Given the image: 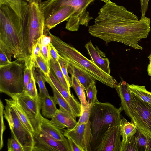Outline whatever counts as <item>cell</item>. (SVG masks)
Returning a JSON list of instances; mask_svg holds the SVG:
<instances>
[{"label": "cell", "mask_w": 151, "mask_h": 151, "mask_svg": "<svg viewBox=\"0 0 151 151\" xmlns=\"http://www.w3.org/2000/svg\"><path fill=\"white\" fill-rule=\"evenodd\" d=\"M150 22V18L145 16L139 20L125 7L110 1L100 9L94 24L89 26L88 31L92 36L105 41L106 45L116 42L142 50L138 41L148 35Z\"/></svg>", "instance_id": "obj_1"}, {"label": "cell", "mask_w": 151, "mask_h": 151, "mask_svg": "<svg viewBox=\"0 0 151 151\" xmlns=\"http://www.w3.org/2000/svg\"><path fill=\"white\" fill-rule=\"evenodd\" d=\"M0 49L11 60L24 61L25 50L22 19L9 7L0 5Z\"/></svg>", "instance_id": "obj_2"}, {"label": "cell", "mask_w": 151, "mask_h": 151, "mask_svg": "<svg viewBox=\"0 0 151 151\" xmlns=\"http://www.w3.org/2000/svg\"><path fill=\"white\" fill-rule=\"evenodd\" d=\"M51 42L60 55L68 63L79 68L96 80L112 88H116V80L97 66L73 47L49 32Z\"/></svg>", "instance_id": "obj_3"}, {"label": "cell", "mask_w": 151, "mask_h": 151, "mask_svg": "<svg viewBox=\"0 0 151 151\" xmlns=\"http://www.w3.org/2000/svg\"><path fill=\"white\" fill-rule=\"evenodd\" d=\"M123 110L121 106L116 108L109 102L98 101L93 104L89 118L92 136L90 143L92 151H96L109 128L119 125Z\"/></svg>", "instance_id": "obj_4"}, {"label": "cell", "mask_w": 151, "mask_h": 151, "mask_svg": "<svg viewBox=\"0 0 151 151\" xmlns=\"http://www.w3.org/2000/svg\"><path fill=\"white\" fill-rule=\"evenodd\" d=\"M41 0H29L22 20L23 42L27 57L43 35L45 18Z\"/></svg>", "instance_id": "obj_5"}, {"label": "cell", "mask_w": 151, "mask_h": 151, "mask_svg": "<svg viewBox=\"0 0 151 151\" xmlns=\"http://www.w3.org/2000/svg\"><path fill=\"white\" fill-rule=\"evenodd\" d=\"M94 0H46L42 2L45 19L61 7L70 6L76 10V13L69 18L66 23L65 28L68 30L78 31L80 25L87 26L90 21L93 19L86 10L89 4Z\"/></svg>", "instance_id": "obj_6"}, {"label": "cell", "mask_w": 151, "mask_h": 151, "mask_svg": "<svg viewBox=\"0 0 151 151\" xmlns=\"http://www.w3.org/2000/svg\"><path fill=\"white\" fill-rule=\"evenodd\" d=\"M17 60L0 66V92L12 98L24 92L25 63Z\"/></svg>", "instance_id": "obj_7"}, {"label": "cell", "mask_w": 151, "mask_h": 151, "mask_svg": "<svg viewBox=\"0 0 151 151\" xmlns=\"http://www.w3.org/2000/svg\"><path fill=\"white\" fill-rule=\"evenodd\" d=\"M3 111L4 116L9 124L12 136L15 138L24 148V151H32L33 136L23 124L12 105L8 102Z\"/></svg>", "instance_id": "obj_8"}, {"label": "cell", "mask_w": 151, "mask_h": 151, "mask_svg": "<svg viewBox=\"0 0 151 151\" xmlns=\"http://www.w3.org/2000/svg\"><path fill=\"white\" fill-rule=\"evenodd\" d=\"M131 94L134 105L132 122L135 125L137 130L151 142V105L131 92Z\"/></svg>", "instance_id": "obj_9"}, {"label": "cell", "mask_w": 151, "mask_h": 151, "mask_svg": "<svg viewBox=\"0 0 151 151\" xmlns=\"http://www.w3.org/2000/svg\"><path fill=\"white\" fill-rule=\"evenodd\" d=\"M12 98L15 99L22 108L33 127L35 135L38 133L40 131L42 116L41 98L39 96L37 99H34L23 93Z\"/></svg>", "instance_id": "obj_10"}, {"label": "cell", "mask_w": 151, "mask_h": 151, "mask_svg": "<svg viewBox=\"0 0 151 151\" xmlns=\"http://www.w3.org/2000/svg\"><path fill=\"white\" fill-rule=\"evenodd\" d=\"M71 151L68 139L58 141L40 130L33 137L32 151Z\"/></svg>", "instance_id": "obj_11"}, {"label": "cell", "mask_w": 151, "mask_h": 151, "mask_svg": "<svg viewBox=\"0 0 151 151\" xmlns=\"http://www.w3.org/2000/svg\"><path fill=\"white\" fill-rule=\"evenodd\" d=\"M91 124L89 120L87 123L76 125L72 129L64 130L63 135L67 138H71L83 151H92Z\"/></svg>", "instance_id": "obj_12"}, {"label": "cell", "mask_w": 151, "mask_h": 151, "mask_svg": "<svg viewBox=\"0 0 151 151\" xmlns=\"http://www.w3.org/2000/svg\"><path fill=\"white\" fill-rule=\"evenodd\" d=\"M76 12L75 9L70 6L61 7L54 11L45 19L43 35H48L51 29L60 23L72 18Z\"/></svg>", "instance_id": "obj_13"}, {"label": "cell", "mask_w": 151, "mask_h": 151, "mask_svg": "<svg viewBox=\"0 0 151 151\" xmlns=\"http://www.w3.org/2000/svg\"><path fill=\"white\" fill-rule=\"evenodd\" d=\"M119 125L108 129L96 151H119L121 142Z\"/></svg>", "instance_id": "obj_14"}, {"label": "cell", "mask_w": 151, "mask_h": 151, "mask_svg": "<svg viewBox=\"0 0 151 151\" xmlns=\"http://www.w3.org/2000/svg\"><path fill=\"white\" fill-rule=\"evenodd\" d=\"M128 84L123 81L118 83L116 89L120 99L121 106L132 120L133 116L134 105Z\"/></svg>", "instance_id": "obj_15"}, {"label": "cell", "mask_w": 151, "mask_h": 151, "mask_svg": "<svg viewBox=\"0 0 151 151\" xmlns=\"http://www.w3.org/2000/svg\"><path fill=\"white\" fill-rule=\"evenodd\" d=\"M51 122L60 129L65 130L73 129L78 122L76 119L68 112L59 108L55 115L51 119Z\"/></svg>", "instance_id": "obj_16"}, {"label": "cell", "mask_w": 151, "mask_h": 151, "mask_svg": "<svg viewBox=\"0 0 151 151\" xmlns=\"http://www.w3.org/2000/svg\"><path fill=\"white\" fill-rule=\"evenodd\" d=\"M49 77L55 87L70 105L77 117H80L81 114V104L71 93H69L51 71Z\"/></svg>", "instance_id": "obj_17"}, {"label": "cell", "mask_w": 151, "mask_h": 151, "mask_svg": "<svg viewBox=\"0 0 151 151\" xmlns=\"http://www.w3.org/2000/svg\"><path fill=\"white\" fill-rule=\"evenodd\" d=\"M85 46L93 63L103 71L110 75V61L108 58L101 56L100 52L95 47L91 40L86 44Z\"/></svg>", "instance_id": "obj_18"}, {"label": "cell", "mask_w": 151, "mask_h": 151, "mask_svg": "<svg viewBox=\"0 0 151 151\" xmlns=\"http://www.w3.org/2000/svg\"><path fill=\"white\" fill-rule=\"evenodd\" d=\"M40 130L51 138L58 141H65L67 139L63 135V132L53 124L50 120L42 115L40 125Z\"/></svg>", "instance_id": "obj_19"}, {"label": "cell", "mask_w": 151, "mask_h": 151, "mask_svg": "<svg viewBox=\"0 0 151 151\" xmlns=\"http://www.w3.org/2000/svg\"><path fill=\"white\" fill-rule=\"evenodd\" d=\"M45 82L49 83L52 89L53 94V98L56 104L59 105V108L68 112L76 119L77 117L72 108L66 100L55 87L49 76H45Z\"/></svg>", "instance_id": "obj_20"}, {"label": "cell", "mask_w": 151, "mask_h": 151, "mask_svg": "<svg viewBox=\"0 0 151 151\" xmlns=\"http://www.w3.org/2000/svg\"><path fill=\"white\" fill-rule=\"evenodd\" d=\"M5 101L9 102L13 107L22 123L34 137L35 135V133L33 127L28 117L17 101L14 99L12 98L5 99Z\"/></svg>", "instance_id": "obj_21"}, {"label": "cell", "mask_w": 151, "mask_h": 151, "mask_svg": "<svg viewBox=\"0 0 151 151\" xmlns=\"http://www.w3.org/2000/svg\"><path fill=\"white\" fill-rule=\"evenodd\" d=\"M41 99L42 115L44 117L51 119L58 110L56 103L52 96H45Z\"/></svg>", "instance_id": "obj_22"}, {"label": "cell", "mask_w": 151, "mask_h": 151, "mask_svg": "<svg viewBox=\"0 0 151 151\" xmlns=\"http://www.w3.org/2000/svg\"><path fill=\"white\" fill-rule=\"evenodd\" d=\"M29 0H0V5H6L10 8L22 19Z\"/></svg>", "instance_id": "obj_23"}, {"label": "cell", "mask_w": 151, "mask_h": 151, "mask_svg": "<svg viewBox=\"0 0 151 151\" xmlns=\"http://www.w3.org/2000/svg\"><path fill=\"white\" fill-rule=\"evenodd\" d=\"M68 70L71 75H73L77 78L85 88L93 81H96L87 73L75 66L68 63Z\"/></svg>", "instance_id": "obj_24"}, {"label": "cell", "mask_w": 151, "mask_h": 151, "mask_svg": "<svg viewBox=\"0 0 151 151\" xmlns=\"http://www.w3.org/2000/svg\"><path fill=\"white\" fill-rule=\"evenodd\" d=\"M119 129L120 134L122 137V141L134 135L137 131L134 124L132 122H128L124 118L120 119Z\"/></svg>", "instance_id": "obj_25"}, {"label": "cell", "mask_w": 151, "mask_h": 151, "mask_svg": "<svg viewBox=\"0 0 151 151\" xmlns=\"http://www.w3.org/2000/svg\"><path fill=\"white\" fill-rule=\"evenodd\" d=\"M71 83L70 85L75 91L80 101L81 110L88 104L86 99L85 88L73 75H71Z\"/></svg>", "instance_id": "obj_26"}, {"label": "cell", "mask_w": 151, "mask_h": 151, "mask_svg": "<svg viewBox=\"0 0 151 151\" xmlns=\"http://www.w3.org/2000/svg\"><path fill=\"white\" fill-rule=\"evenodd\" d=\"M131 92L143 101L151 105V93L147 91L145 86L128 84Z\"/></svg>", "instance_id": "obj_27"}, {"label": "cell", "mask_w": 151, "mask_h": 151, "mask_svg": "<svg viewBox=\"0 0 151 151\" xmlns=\"http://www.w3.org/2000/svg\"><path fill=\"white\" fill-rule=\"evenodd\" d=\"M32 74L36 83L38 85L39 89V96L42 98L45 96H50L45 84V75L42 71L34 66L32 71Z\"/></svg>", "instance_id": "obj_28"}, {"label": "cell", "mask_w": 151, "mask_h": 151, "mask_svg": "<svg viewBox=\"0 0 151 151\" xmlns=\"http://www.w3.org/2000/svg\"><path fill=\"white\" fill-rule=\"evenodd\" d=\"M50 68H52L57 79L69 93H71L70 88L71 86L62 72L58 62H54L50 59Z\"/></svg>", "instance_id": "obj_29"}, {"label": "cell", "mask_w": 151, "mask_h": 151, "mask_svg": "<svg viewBox=\"0 0 151 151\" xmlns=\"http://www.w3.org/2000/svg\"><path fill=\"white\" fill-rule=\"evenodd\" d=\"M119 151H138L137 140L133 135L121 142Z\"/></svg>", "instance_id": "obj_30"}, {"label": "cell", "mask_w": 151, "mask_h": 151, "mask_svg": "<svg viewBox=\"0 0 151 151\" xmlns=\"http://www.w3.org/2000/svg\"><path fill=\"white\" fill-rule=\"evenodd\" d=\"M34 66L40 69L45 76H49L50 67V63L46 61L40 54L35 56Z\"/></svg>", "instance_id": "obj_31"}, {"label": "cell", "mask_w": 151, "mask_h": 151, "mask_svg": "<svg viewBox=\"0 0 151 151\" xmlns=\"http://www.w3.org/2000/svg\"><path fill=\"white\" fill-rule=\"evenodd\" d=\"M96 81H93L85 88L87 97V102L90 105H93L99 101L97 98V90L96 85Z\"/></svg>", "instance_id": "obj_32"}, {"label": "cell", "mask_w": 151, "mask_h": 151, "mask_svg": "<svg viewBox=\"0 0 151 151\" xmlns=\"http://www.w3.org/2000/svg\"><path fill=\"white\" fill-rule=\"evenodd\" d=\"M136 133L138 151H151V142L138 131Z\"/></svg>", "instance_id": "obj_33"}, {"label": "cell", "mask_w": 151, "mask_h": 151, "mask_svg": "<svg viewBox=\"0 0 151 151\" xmlns=\"http://www.w3.org/2000/svg\"><path fill=\"white\" fill-rule=\"evenodd\" d=\"M36 83L32 73L30 81L28 85L26 91L24 93L34 99H36L39 96L36 87Z\"/></svg>", "instance_id": "obj_34"}, {"label": "cell", "mask_w": 151, "mask_h": 151, "mask_svg": "<svg viewBox=\"0 0 151 151\" xmlns=\"http://www.w3.org/2000/svg\"><path fill=\"white\" fill-rule=\"evenodd\" d=\"M93 105H90L88 103L86 106L81 110V116L76 125H78L88 122Z\"/></svg>", "instance_id": "obj_35"}, {"label": "cell", "mask_w": 151, "mask_h": 151, "mask_svg": "<svg viewBox=\"0 0 151 151\" xmlns=\"http://www.w3.org/2000/svg\"><path fill=\"white\" fill-rule=\"evenodd\" d=\"M7 147L8 151H24L20 143L12 136L8 139Z\"/></svg>", "instance_id": "obj_36"}, {"label": "cell", "mask_w": 151, "mask_h": 151, "mask_svg": "<svg viewBox=\"0 0 151 151\" xmlns=\"http://www.w3.org/2000/svg\"><path fill=\"white\" fill-rule=\"evenodd\" d=\"M4 106L2 102L0 101V150L3 148L4 145L3 140V134L6 129L3 118V111Z\"/></svg>", "instance_id": "obj_37"}, {"label": "cell", "mask_w": 151, "mask_h": 151, "mask_svg": "<svg viewBox=\"0 0 151 151\" xmlns=\"http://www.w3.org/2000/svg\"><path fill=\"white\" fill-rule=\"evenodd\" d=\"M58 62L60 66L62 72L66 79L70 85L71 83V77H69L68 74V63L61 56H60Z\"/></svg>", "instance_id": "obj_38"}, {"label": "cell", "mask_w": 151, "mask_h": 151, "mask_svg": "<svg viewBox=\"0 0 151 151\" xmlns=\"http://www.w3.org/2000/svg\"><path fill=\"white\" fill-rule=\"evenodd\" d=\"M48 45L50 59L54 62H58L60 55L51 42Z\"/></svg>", "instance_id": "obj_39"}, {"label": "cell", "mask_w": 151, "mask_h": 151, "mask_svg": "<svg viewBox=\"0 0 151 151\" xmlns=\"http://www.w3.org/2000/svg\"><path fill=\"white\" fill-rule=\"evenodd\" d=\"M39 42L40 44V55L46 61L50 63V58L49 45H46L42 44L41 42L40 39Z\"/></svg>", "instance_id": "obj_40"}, {"label": "cell", "mask_w": 151, "mask_h": 151, "mask_svg": "<svg viewBox=\"0 0 151 151\" xmlns=\"http://www.w3.org/2000/svg\"><path fill=\"white\" fill-rule=\"evenodd\" d=\"M11 61L4 52L0 49V66L8 64Z\"/></svg>", "instance_id": "obj_41"}, {"label": "cell", "mask_w": 151, "mask_h": 151, "mask_svg": "<svg viewBox=\"0 0 151 151\" xmlns=\"http://www.w3.org/2000/svg\"><path fill=\"white\" fill-rule=\"evenodd\" d=\"M141 5V17H145V14L148 8L149 0H140Z\"/></svg>", "instance_id": "obj_42"}, {"label": "cell", "mask_w": 151, "mask_h": 151, "mask_svg": "<svg viewBox=\"0 0 151 151\" xmlns=\"http://www.w3.org/2000/svg\"><path fill=\"white\" fill-rule=\"evenodd\" d=\"M71 151H83L76 143L71 138H67Z\"/></svg>", "instance_id": "obj_43"}, {"label": "cell", "mask_w": 151, "mask_h": 151, "mask_svg": "<svg viewBox=\"0 0 151 151\" xmlns=\"http://www.w3.org/2000/svg\"><path fill=\"white\" fill-rule=\"evenodd\" d=\"M148 58L149 59V62L147 66V72L148 75L151 76L150 79L151 81V52Z\"/></svg>", "instance_id": "obj_44"}, {"label": "cell", "mask_w": 151, "mask_h": 151, "mask_svg": "<svg viewBox=\"0 0 151 151\" xmlns=\"http://www.w3.org/2000/svg\"><path fill=\"white\" fill-rule=\"evenodd\" d=\"M104 2L106 3L110 1V0H99Z\"/></svg>", "instance_id": "obj_45"}]
</instances>
